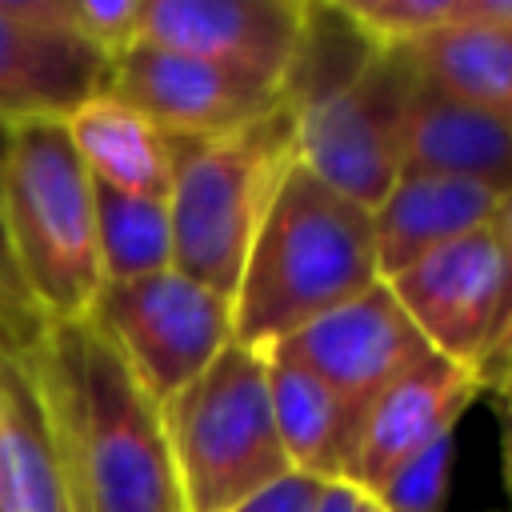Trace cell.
I'll return each mask as SVG.
<instances>
[{"label": "cell", "instance_id": "6da1fadb", "mask_svg": "<svg viewBox=\"0 0 512 512\" xmlns=\"http://www.w3.org/2000/svg\"><path fill=\"white\" fill-rule=\"evenodd\" d=\"M24 368L72 512H184L160 408L88 316L48 324Z\"/></svg>", "mask_w": 512, "mask_h": 512}, {"label": "cell", "instance_id": "7a4b0ae2", "mask_svg": "<svg viewBox=\"0 0 512 512\" xmlns=\"http://www.w3.org/2000/svg\"><path fill=\"white\" fill-rule=\"evenodd\" d=\"M372 284H380L372 212L296 164L248 248L232 296V340L264 356Z\"/></svg>", "mask_w": 512, "mask_h": 512}, {"label": "cell", "instance_id": "3957f363", "mask_svg": "<svg viewBox=\"0 0 512 512\" xmlns=\"http://www.w3.org/2000/svg\"><path fill=\"white\" fill-rule=\"evenodd\" d=\"M292 168L296 116L288 104L212 140H176L172 268L232 300L248 248Z\"/></svg>", "mask_w": 512, "mask_h": 512}, {"label": "cell", "instance_id": "277c9868", "mask_svg": "<svg viewBox=\"0 0 512 512\" xmlns=\"http://www.w3.org/2000/svg\"><path fill=\"white\" fill-rule=\"evenodd\" d=\"M4 236L24 292L48 324L80 320L100 292L92 176L64 120L12 124L4 176Z\"/></svg>", "mask_w": 512, "mask_h": 512}, {"label": "cell", "instance_id": "5b68a950", "mask_svg": "<svg viewBox=\"0 0 512 512\" xmlns=\"http://www.w3.org/2000/svg\"><path fill=\"white\" fill-rule=\"evenodd\" d=\"M184 512H232L288 468L268 404V360L228 344L164 408Z\"/></svg>", "mask_w": 512, "mask_h": 512}, {"label": "cell", "instance_id": "8992f818", "mask_svg": "<svg viewBox=\"0 0 512 512\" xmlns=\"http://www.w3.org/2000/svg\"><path fill=\"white\" fill-rule=\"evenodd\" d=\"M84 316L156 408L184 392L232 344V300L176 268L100 284Z\"/></svg>", "mask_w": 512, "mask_h": 512}, {"label": "cell", "instance_id": "52a82bcc", "mask_svg": "<svg viewBox=\"0 0 512 512\" xmlns=\"http://www.w3.org/2000/svg\"><path fill=\"white\" fill-rule=\"evenodd\" d=\"M412 84V60L400 48H380L356 80L292 112L296 164L372 212L400 176Z\"/></svg>", "mask_w": 512, "mask_h": 512}, {"label": "cell", "instance_id": "ba28073f", "mask_svg": "<svg viewBox=\"0 0 512 512\" xmlns=\"http://www.w3.org/2000/svg\"><path fill=\"white\" fill-rule=\"evenodd\" d=\"M264 356H284L308 368L352 416L356 436L372 400L396 384L408 368H416L432 348L416 332V324L396 304L392 288L380 280L368 292L352 296L348 304L316 316L312 324L296 328Z\"/></svg>", "mask_w": 512, "mask_h": 512}, {"label": "cell", "instance_id": "9c48e42d", "mask_svg": "<svg viewBox=\"0 0 512 512\" xmlns=\"http://www.w3.org/2000/svg\"><path fill=\"white\" fill-rule=\"evenodd\" d=\"M384 284L436 356L468 372L480 368L508 292V264L492 224L420 256Z\"/></svg>", "mask_w": 512, "mask_h": 512}, {"label": "cell", "instance_id": "30bf717a", "mask_svg": "<svg viewBox=\"0 0 512 512\" xmlns=\"http://www.w3.org/2000/svg\"><path fill=\"white\" fill-rule=\"evenodd\" d=\"M108 72L112 60L76 36L68 0H0V124L68 120Z\"/></svg>", "mask_w": 512, "mask_h": 512}, {"label": "cell", "instance_id": "8fae6325", "mask_svg": "<svg viewBox=\"0 0 512 512\" xmlns=\"http://www.w3.org/2000/svg\"><path fill=\"white\" fill-rule=\"evenodd\" d=\"M104 92H112L176 140H212L284 104L272 84L144 40L112 60Z\"/></svg>", "mask_w": 512, "mask_h": 512}, {"label": "cell", "instance_id": "7c38bea8", "mask_svg": "<svg viewBox=\"0 0 512 512\" xmlns=\"http://www.w3.org/2000/svg\"><path fill=\"white\" fill-rule=\"evenodd\" d=\"M300 28V0H144L136 40L208 60L280 92Z\"/></svg>", "mask_w": 512, "mask_h": 512}, {"label": "cell", "instance_id": "4fadbf2b", "mask_svg": "<svg viewBox=\"0 0 512 512\" xmlns=\"http://www.w3.org/2000/svg\"><path fill=\"white\" fill-rule=\"evenodd\" d=\"M476 392H480L476 372H468L436 352L424 356L396 384H388L364 412L348 484L364 496H376L392 480L396 468H404L436 436L456 432V424H460L464 408L476 400Z\"/></svg>", "mask_w": 512, "mask_h": 512}, {"label": "cell", "instance_id": "5bb4252c", "mask_svg": "<svg viewBox=\"0 0 512 512\" xmlns=\"http://www.w3.org/2000/svg\"><path fill=\"white\" fill-rule=\"evenodd\" d=\"M500 192L452 180V176H424V172H400L388 196L372 208V240H376V264L380 280L396 276L400 268L416 264L420 256L488 228L500 208Z\"/></svg>", "mask_w": 512, "mask_h": 512}, {"label": "cell", "instance_id": "9a60e30c", "mask_svg": "<svg viewBox=\"0 0 512 512\" xmlns=\"http://www.w3.org/2000/svg\"><path fill=\"white\" fill-rule=\"evenodd\" d=\"M400 172L472 180L504 196L512 192V124L456 104L416 76L404 116Z\"/></svg>", "mask_w": 512, "mask_h": 512}, {"label": "cell", "instance_id": "2e32d148", "mask_svg": "<svg viewBox=\"0 0 512 512\" xmlns=\"http://www.w3.org/2000/svg\"><path fill=\"white\" fill-rule=\"evenodd\" d=\"M64 132L96 184L116 192L168 200L172 168H176V140L164 136L148 116L100 92L84 100L68 120Z\"/></svg>", "mask_w": 512, "mask_h": 512}, {"label": "cell", "instance_id": "e0dca14e", "mask_svg": "<svg viewBox=\"0 0 512 512\" xmlns=\"http://www.w3.org/2000/svg\"><path fill=\"white\" fill-rule=\"evenodd\" d=\"M268 360V404L280 448L292 472L348 484L352 456H356V424L344 404L300 364L284 356Z\"/></svg>", "mask_w": 512, "mask_h": 512}, {"label": "cell", "instance_id": "ac0fdd59", "mask_svg": "<svg viewBox=\"0 0 512 512\" xmlns=\"http://www.w3.org/2000/svg\"><path fill=\"white\" fill-rule=\"evenodd\" d=\"M0 512H72L24 360L0 352Z\"/></svg>", "mask_w": 512, "mask_h": 512}, {"label": "cell", "instance_id": "d6986e66", "mask_svg": "<svg viewBox=\"0 0 512 512\" xmlns=\"http://www.w3.org/2000/svg\"><path fill=\"white\" fill-rule=\"evenodd\" d=\"M400 52L436 92L512 124V32L440 28Z\"/></svg>", "mask_w": 512, "mask_h": 512}, {"label": "cell", "instance_id": "ffe728a7", "mask_svg": "<svg viewBox=\"0 0 512 512\" xmlns=\"http://www.w3.org/2000/svg\"><path fill=\"white\" fill-rule=\"evenodd\" d=\"M92 208H96V256L104 284H124L172 268L168 200L116 192L92 180Z\"/></svg>", "mask_w": 512, "mask_h": 512}, {"label": "cell", "instance_id": "44dd1931", "mask_svg": "<svg viewBox=\"0 0 512 512\" xmlns=\"http://www.w3.org/2000/svg\"><path fill=\"white\" fill-rule=\"evenodd\" d=\"M456 464V432L436 436L424 452H416L392 480L372 496L384 512H444V496Z\"/></svg>", "mask_w": 512, "mask_h": 512}, {"label": "cell", "instance_id": "7402d4cb", "mask_svg": "<svg viewBox=\"0 0 512 512\" xmlns=\"http://www.w3.org/2000/svg\"><path fill=\"white\" fill-rule=\"evenodd\" d=\"M8 136H12V128L0 124V176H4ZM44 328H48V320L40 316V308L32 304V296L24 292L20 272L12 264L8 236H4V204H0V352L12 356V360H24L40 344Z\"/></svg>", "mask_w": 512, "mask_h": 512}, {"label": "cell", "instance_id": "603a6c76", "mask_svg": "<svg viewBox=\"0 0 512 512\" xmlns=\"http://www.w3.org/2000/svg\"><path fill=\"white\" fill-rule=\"evenodd\" d=\"M68 12H72L76 36H84L92 48L116 60L140 36L144 0H68Z\"/></svg>", "mask_w": 512, "mask_h": 512}, {"label": "cell", "instance_id": "cb8c5ba5", "mask_svg": "<svg viewBox=\"0 0 512 512\" xmlns=\"http://www.w3.org/2000/svg\"><path fill=\"white\" fill-rule=\"evenodd\" d=\"M496 236H500V248H504V264H508V292H504V312H500V324H496V336L476 368V380L480 388H492L504 380L508 364H512V192H504L500 208H496V220H492Z\"/></svg>", "mask_w": 512, "mask_h": 512}, {"label": "cell", "instance_id": "d4e9b609", "mask_svg": "<svg viewBox=\"0 0 512 512\" xmlns=\"http://www.w3.org/2000/svg\"><path fill=\"white\" fill-rule=\"evenodd\" d=\"M324 492H328V480H316L304 472H284L280 480H272L244 504H236L232 512H320Z\"/></svg>", "mask_w": 512, "mask_h": 512}, {"label": "cell", "instance_id": "484cf974", "mask_svg": "<svg viewBox=\"0 0 512 512\" xmlns=\"http://www.w3.org/2000/svg\"><path fill=\"white\" fill-rule=\"evenodd\" d=\"M500 408H504V460H508V488H512V364L504 372V380L496 384Z\"/></svg>", "mask_w": 512, "mask_h": 512}, {"label": "cell", "instance_id": "4316f807", "mask_svg": "<svg viewBox=\"0 0 512 512\" xmlns=\"http://www.w3.org/2000/svg\"><path fill=\"white\" fill-rule=\"evenodd\" d=\"M356 488L352 484H328L324 500H320V512H356Z\"/></svg>", "mask_w": 512, "mask_h": 512}, {"label": "cell", "instance_id": "83f0119b", "mask_svg": "<svg viewBox=\"0 0 512 512\" xmlns=\"http://www.w3.org/2000/svg\"><path fill=\"white\" fill-rule=\"evenodd\" d=\"M356 512H384V508H380L372 496H364V492H360V496H356Z\"/></svg>", "mask_w": 512, "mask_h": 512}]
</instances>
